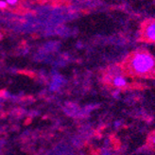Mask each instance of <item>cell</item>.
Here are the masks:
<instances>
[{
    "label": "cell",
    "instance_id": "1",
    "mask_svg": "<svg viewBox=\"0 0 155 155\" xmlns=\"http://www.w3.org/2000/svg\"><path fill=\"white\" fill-rule=\"evenodd\" d=\"M119 66L127 78L155 80V56L147 49L130 52Z\"/></svg>",
    "mask_w": 155,
    "mask_h": 155
},
{
    "label": "cell",
    "instance_id": "2",
    "mask_svg": "<svg viewBox=\"0 0 155 155\" xmlns=\"http://www.w3.org/2000/svg\"><path fill=\"white\" fill-rule=\"evenodd\" d=\"M103 79L106 84L116 89L126 90L133 86V84H130L127 81L128 78L122 72L119 64L108 67L107 70L104 72Z\"/></svg>",
    "mask_w": 155,
    "mask_h": 155
},
{
    "label": "cell",
    "instance_id": "3",
    "mask_svg": "<svg viewBox=\"0 0 155 155\" xmlns=\"http://www.w3.org/2000/svg\"><path fill=\"white\" fill-rule=\"evenodd\" d=\"M138 40L148 44H155V18L145 19L141 23Z\"/></svg>",
    "mask_w": 155,
    "mask_h": 155
},
{
    "label": "cell",
    "instance_id": "4",
    "mask_svg": "<svg viewBox=\"0 0 155 155\" xmlns=\"http://www.w3.org/2000/svg\"><path fill=\"white\" fill-rule=\"evenodd\" d=\"M146 146L149 150L155 151V130H151L147 136Z\"/></svg>",
    "mask_w": 155,
    "mask_h": 155
},
{
    "label": "cell",
    "instance_id": "5",
    "mask_svg": "<svg viewBox=\"0 0 155 155\" xmlns=\"http://www.w3.org/2000/svg\"><path fill=\"white\" fill-rule=\"evenodd\" d=\"M7 7V3L6 2H0V8H2V9H5Z\"/></svg>",
    "mask_w": 155,
    "mask_h": 155
}]
</instances>
